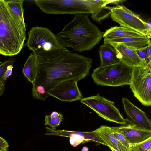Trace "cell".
I'll list each match as a JSON object with an SVG mask.
<instances>
[{
  "label": "cell",
  "instance_id": "6da1fadb",
  "mask_svg": "<svg viewBox=\"0 0 151 151\" xmlns=\"http://www.w3.org/2000/svg\"><path fill=\"white\" fill-rule=\"evenodd\" d=\"M32 53L37 69L32 86H42L47 93L63 81L84 78L92 65L91 58L73 53L65 47Z\"/></svg>",
  "mask_w": 151,
  "mask_h": 151
},
{
  "label": "cell",
  "instance_id": "7a4b0ae2",
  "mask_svg": "<svg viewBox=\"0 0 151 151\" xmlns=\"http://www.w3.org/2000/svg\"><path fill=\"white\" fill-rule=\"evenodd\" d=\"M88 14L74 15L73 20L56 35L60 43L64 47L83 52L91 50L99 43L104 32L91 22Z\"/></svg>",
  "mask_w": 151,
  "mask_h": 151
},
{
  "label": "cell",
  "instance_id": "3957f363",
  "mask_svg": "<svg viewBox=\"0 0 151 151\" xmlns=\"http://www.w3.org/2000/svg\"><path fill=\"white\" fill-rule=\"evenodd\" d=\"M24 24L4 0H0V54L12 56L19 54L26 38Z\"/></svg>",
  "mask_w": 151,
  "mask_h": 151
},
{
  "label": "cell",
  "instance_id": "277c9868",
  "mask_svg": "<svg viewBox=\"0 0 151 151\" xmlns=\"http://www.w3.org/2000/svg\"><path fill=\"white\" fill-rule=\"evenodd\" d=\"M36 5L47 14H93L105 6L106 0H35Z\"/></svg>",
  "mask_w": 151,
  "mask_h": 151
},
{
  "label": "cell",
  "instance_id": "5b68a950",
  "mask_svg": "<svg viewBox=\"0 0 151 151\" xmlns=\"http://www.w3.org/2000/svg\"><path fill=\"white\" fill-rule=\"evenodd\" d=\"M133 68L120 61L113 65L99 66L93 70L91 77L98 85L117 87L129 85Z\"/></svg>",
  "mask_w": 151,
  "mask_h": 151
},
{
  "label": "cell",
  "instance_id": "8992f818",
  "mask_svg": "<svg viewBox=\"0 0 151 151\" xmlns=\"http://www.w3.org/2000/svg\"><path fill=\"white\" fill-rule=\"evenodd\" d=\"M129 85L134 96L143 105H151V65L134 68Z\"/></svg>",
  "mask_w": 151,
  "mask_h": 151
},
{
  "label": "cell",
  "instance_id": "52a82bcc",
  "mask_svg": "<svg viewBox=\"0 0 151 151\" xmlns=\"http://www.w3.org/2000/svg\"><path fill=\"white\" fill-rule=\"evenodd\" d=\"M110 17L113 20L122 27H126L150 39L151 27L149 24L142 20L137 15L123 5L112 8Z\"/></svg>",
  "mask_w": 151,
  "mask_h": 151
},
{
  "label": "cell",
  "instance_id": "ba28073f",
  "mask_svg": "<svg viewBox=\"0 0 151 151\" xmlns=\"http://www.w3.org/2000/svg\"><path fill=\"white\" fill-rule=\"evenodd\" d=\"M80 102L107 121L122 125L126 124V119L122 117L114 103L101 96L99 93L96 96L83 98Z\"/></svg>",
  "mask_w": 151,
  "mask_h": 151
},
{
  "label": "cell",
  "instance_id": "9c48e42d",
  "mask_svg": "<svg viewBox=\"0 0 151 151\" xmlns=\"http://www.w3.org/2000/svg\"><path fill=\"white\" fill-rule=\"evenodd\" d=\"M26 45L33 53L40 50L49 51L64 47L60 43L56 35L48 28L38 26L31 28L28 33Z\"/></svg>",
  "mask_w": 151,
  "mask_h": 151
},
{
  "label": "cell",
  "instance_id": "30bf717a",
  "mask_svg": "<svg viewBox=\"0 0 151 151\" xmlns=\"http://www.w3.org/2000/svg\"><path fill=\"white\" fill-rule=\"evenodd\" d=\"M45 135H55L69 138V142L73 147H76L81 144L92 141L97 145L105 143L95 134L93 131L91 132H78L64 130H53L50 128L45 127Z\"/></svg>",
  "mask_w": 151,
  "mask_h": 151
},
{
  "label": "cell",
  "instance_id": "8fae6325",
  "mask_svg": "<svg viewBox=\"0 0 151 151\" xmlns=\"http://www.w3.org/2000/svg\"><path fill=\"white\" fill-rule=\"evenodd\" d=\"M78 80L71 79L60 83L47 93L63 101L73 102L81 100L83 96L77 84Z\"/></svg>",
  "mask_w": 151,
  "mask_h": 151
},
{
  "label": "cell",
  "instance_id": "7c38bea8",
  "mask_svg": "<svg viewBox=\"0 0 151 151\" xmlns=\"http://www.w3.org/2000/svg\"><path fill=\"white\" fill-rule=\"evenodd\" d=\"M125 111L127 115L126 124H129L151 131V122L146 113L135 106L127 99H122Z\"/></svg>",
  "mask_w": 151,
  "mask_h": 151
},
{
  "label": "cell",
  "instance_id": "4fadbf2b",
  "mask_svg": "<svg viewBox=\"0 0 151 151\" xmlns=\"http://www.w3.org/2000/svg\"><path fill=\"white\" fill-rule=\"evenodd\" d=\"M111 127L124 135L130 145L151 137V131L129 124Z\"/></svg>",
  "mask_w": 151,
  "mask_h": 151
},
{
  "label": "cell",
  "instance_id": "5bb4252c",
  "mask_svg": "<svg viewBox=\"0 0 151 151\" xmlns=\"http://www.w3.org/2000/svg\"><path fill=\"white\" fill-rule=\"evenodd\" d=\"M111 44L116 50L117 56L120 61L127 66L132 68L145 67L147 65L141 59L135 51L132 50L123 44L112 43Z\"/></svg>",
  "mask_w": 151,
  "mask_h": 151
},
{
  "label": "cell",
  "instance_id": "9a60e30c",
  "mask_svg": "<svg viewBox=\"0 0 151 151\" xmlns=\"http://www.w3.org/2000/svg\"><path fill=\"white\" fill-rule=\"evenodd\" d=\"M95 134L105 144L109 146L117 151H131L122 144L113 135L111 127L102 125L93 131Z\"/></svg>",
  "mask_w": 151,
  "mask_h": 151
},
{
  "label": "cell",
  "instance_id": "2e32d148",
  "mask_svg": "<svg viewBox=\"0 0 151 151\" xmlns=\"http://www.w3.org/2000/svg\"><path fill=\"white\" fill-rule=\"evenodd\" d=\"M150 42V39L146 36L104 39V44H122L134 51L147 45Z\"/></svg>",
  "mask_w": 151,
  "mask_h": 151
},
{
  "label": "cell",
  "instance_id": "e0dca14e",
  "mask_svg": "<svg viewBox=\"0 0 151 151\" xmlns=\"http://www.w3.org/2000/svg\"><path fill=\"white\" fill-rule=\"evenodd\" d=\"M101 66L116 64L121 61L115 49L110 44H104L99 49Z\"/></svg>",
  "mask_w": 151,
  "mask_h": 151
},
{
  "label": "cell",
  "instance_id": "ac0fdd59",
  "mask_svg": "<svg viewBox=\"0 0 151 151\" xmlns=\"http://www.w3.org/2000/svg\"><path fill=\"white\" fill-rule=\"evenodd\" d=\"M145 36L131 29L123 27H113L106 30L103 35L104 39Z\"/></svg>",
  "mask_w": 151,
  "mask_h": 151
},
{
  "label": "cell",
  "instance_id": "d6986e66",
  "mask_svg": "<svg viewBox=\"0 0 151 151\" xmlns=\"http://www.w3.org/2000/svg\"><path fill=\"white\" fill-rule=\"evenodd\" d=\"M22 72L26 78L32 83L34 81L37 73V69L35 56L30 54L26 61Z\"/></svg>",
  "mask_w": 151,
  "mask_h": 151
},
{
  "label": "cell",
  "instance_id": "ffe728a7",
  "mask_svg": "<svg viewBox=\"0 0 151 151\" xmlns=\"http://www.w3.org/2000/svg\"><path fill=\"white\" fill-rule=\"evenodd\" d=\"M12 12L25 24L24 17L23 0H4Z\"/></svg>",
  "mask_w": 151,
  "mask_h": 151
},
{
  "label": "cell",
  "instance_id": "44dd1931",
  "mask_svg": "<svg viewBox=\"0 0 151 151\" xmlns=\"http://www.w3.org/2000/svg\"><path fill=\"white\" fill-rule=\"evenodd\" d=\"M112 7L103 6L97 12L91 14V17L94 21L101 24L103 20L110 15Z\"/></svg>",
  "mask_w": 151,
  "mask_h": 151
},
{
  "label": "cell",
  "instance_id": "7402d4cb",
  "mask_svg": "<svg viewBox=\"0 0 151 151\" xmlns=\"http://www.w3.org/2000/svg\"><path fill=\"white\" fill-rule=\"evenodd\" d=\"M151 137L139 143L130 145L131 151H151Z\"/></svg>",
  "mask_w": 151,
  "mask_h": 151
},
{
  "label": "cell",
  "instance_id": "603a6c76",
  "mask_svg": "<svg viewBox=\"0 0 151 151\" xmlns=\"http://www.w3.org/2000/svg\"><path fill=\"white\" fill-rule=\"evenodd\" d=\"M63 119L62 114L60 112L59 115L57 117L52 118L50 115L45 116V125H48L51 129L55 130H56L57 127L59 125Z\"/></svg>",
  "mask_w": 151,
  "mask_h": 151
},
{
  "label": "cell",
  "instance_id": "cb8c5ba5",
  "mask_svg": "<svg viewBox=\"0 0 151 151\" xmlns=\"http://www.w3.org/2000/svg\"><path fill=\"white\" fill-rule=\"evenodd\" d=\"M32 95L34 99L45 101L49 95L44 88L39 86H33Z\"/></svg>",
  "mask_w": 151,
  "mask_h": 151
},
{
  "label": "cell",
  "instance_id": "d4e9b609",
  "mask_svg": "<svg viewBox=\"0 0 151 151\" xmlns=\"http://www.w3.org/2000/svg\"><path fill=\"white\" fill-rule=\"evenodd\" d=\"M15 60L14 58H11L2 62L0 64V81L2 82V78L7 67L13 65Z\"/></svg>",
  "mask_w": 151,
  "mask_h": 151
},
{
  "label": "cell",
  "instance_id": "484cf974",
  "mask_svg": "<svg viewBox=\"0 0 151 151\" xmlns=\"http://www.w3.org/2000/svg\"><path fill=\"white\" fill-rule=\"evenodd\" d=\"M113 134L116 138L123 145L130 150V144L122 134L111 127Z\"/></svg>",
  "mask_w": 151,
  "mask_h": 151
},
{
  "label": "cell",
  "instance_id": "4316f807",
  "mask_svg": "<svg viewBox=\"0 0 151 151\" xmlns=\"http://www.w3.org/2000/svg\"><path fill=\"white\" fill-rule=\"evenodd\" d=\"M148 45L141 47L135 51L138 55L142 59L144 60L148 65H151L147 58V49Z\"/></svg>",
  "mask_w": 151,
  "mask_h": 151
},
{
  "label": "cell",
  "instance_id": "83f0119b",
  "mask_svg": "<svg viewBox=\"0 0 151 151\" xmlns=\"http://www.w3.org/2000/svg\"><path fill=\"white\" fill-rule=\"evenodd\" d=\"M13 68V65H10L7 67L2 78V82L4 84L7 79L12 74Z\"/></svg>",
  "mask_w": 151,
  "mask_h": 151
},
{
  "label": "cell",
  "instance_id": "f1b7e54d",
  "mask_svg": "<svg viewBox=\"0 0 151 151\" xmlns=\"http://www.w3.org/2000/svg\"><path fill=\"white\" fill-rule=\"evenodd\" d=\"M9 147V145L6 140L0 136V151L7 150Z\"/></svg>",
  "mask_w": 151,
  "mask_h": 151
},
{
  "label": "cell",
  "instance_id": "f546056e",
  "mask_svg": "<svg viewBox=\"0 0 151 151\" xmlns=\"http://www.w3.org/2000/svg\"><path fill=\"white\" fill-rule=\"evenodd\" d=\"M151 44L150 42L148 45L147 49V58L149 61L151 63Z\"/></svg>",
  "mask_w": 151,
  "mask_h": 151
},
{
  "label": "cell",
  "instance_id": "4dcf8cb0",
  "mask_svg": "<svg viewBox=\"0 0 151 151\" xmlns=\"http://www.w3.org/2000/svg\"><path fill=\"white\" fill-rule=\"evenodd\" d=\"M125 1L124 0H107L106 1V4L109 3H112L115 5H116L117 6L119 5L120 4L122 3L123 2Z\"/></svg>",
  "mask_w": 151,
  "mask_h": 151
},
{
  "label": "cell",
  "instance_id": "1f68e13d",
  "mask_svg": "<svg viewBox=\"0 0 151 151\" xmlns=\"http://www.w3.org/2000/svg\"><path fill=\"white\" fill-rule=\"evenodd\" d=\"M5 84L2 81H0V96H1L5 90Z\"/></svg>",
  "mask_w": 151,
  "mask_h": 151
},
{
  "label": "cell",
  "instance_id": "d6a6232c",
  "mask_svg": "<svg viewBox=\"0 0 151 151\" xmlns=\"http://www.w3.org/2000/svg\"><path fill=\"white\" fill-rule=\"evenodd\" d=\"M60 112L58 113L56 111H53L51 113L50 116L52 118H55L58 116Z\"/></svg>",
  "mask_w": 151,
  "mask_h": 151
},
{
  "label": "cell",
  "instance_id": "836d02e7",
  "mask_svg": "<svg viewBox=\"0 0 151 151\" xmlns=\"http://www.w3.org/2000/svg\"><path fill=\"white\" fill-rule=\"evenodd\" d=\"M88 147L86 146L83 147L81 150V151H88Z\"/></svg>",
  "mask_w": 151,
  "mask_h": 151
},
{
  "label": "cell",
  "instance_id": "e575fe53",
  "mask_svg": "<svg viewBox=\"0 0 151 151\" xmlns=\"http://www.w3.org/2000/svg\"><path fill=\"white\" fill-rule=\"evenodd\" d=\"M108 147H109L110 149L111 150V151H117L116 150L112 148V147H111L110 146H107Z\"/></svg>",
  "mask_w": 151,
  "mask_h": 151
},
{
  "label": "cell",
  "instance_id": "d590c367",
  "mask_svg": "<svg viewBox=\"0 0 151 151\" xmlns=\"http://www.w3.org/2000/svg\"><path fill=\"white\" fill-rule=\"evenodd\" d=\"M1 62H0V64H1Z\"/></svg>",
  "mask_w": 151,
  "mask_h": 151
},
{
  "label": "cell",
  "instance_id": "8d00e7d4",
  "mask_svg": "<svg viewBox=\"0 0 151 151\" xmlns=\"http://www.w3.org/2000/svg\"><path fill=\"white\" fill-rule=\"evenodd\" d=\"M7 151V150H6V151Z\"/></svg>",
  "mask_w": 151,
  "mask_h": 151
}]
</instances>
